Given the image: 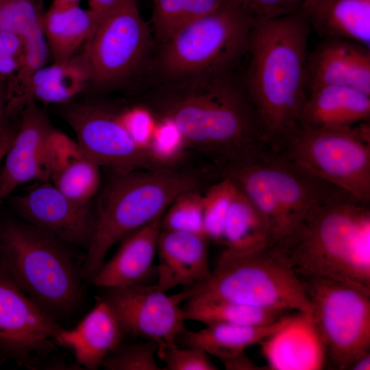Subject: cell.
Listing matches in <instances>:
<instances>
[{
  "label": "cell",
  "instance_id": "cell-27",
  "mask_svg": "<svg viewBox=\"0 0 370 370\" xmlns=\"http://www.w3.org/2000/svg\"><path fill=\"white\" fill-rule=\"evenodd\" d=\"M270 242L264 219L234 184L221 242L225 249L234 253L256 252L266 249Z\"/></svg>",
  "mask_w": 370,
  "mask_h": 370
},
{
  "label": "cell",
  "instance_id": "cell-4",
  "mask_svg": "<svg viewBox=\"0 0 370 370\" xmlns=\"http://www.w3.org/2000/svg\"><path fill=\"white\" fill-rule=\"evenodd\" d=\"M163 116L177 125L187 150L203 155L221 175L271 149L245 88L230 76L171 101Z\"/></svg>",
  "mask_w": 370,
  "mask_h": 370
},
{
  "label": "cell",
  "instance_id": "cell-28",
  "mask_svg": "<svg viewBox=\"0 0 370 370\" xmlns=\"http://www.w3.org/2000/svg\"><path fill=\"white\" fill-rule=\"evenodd\" d=\"M183 308L186 320L206 325H260L275 322L287 312L262 309L221 299H190Z\"/></svg>",
  "mask_w": 370,
  "mask_h": 370
},
{
  "label": "cell",
  "instance_id": "cell-22",
  "mask_svg": "<svg viewBox=\"0 0 370 370\" xmlns=\"http://www.w3.org/2000/svg\"><path fill=\"white\" fill-rule=\"evenodd\" d=\"M370 119V95L343 86H321L307 93L297 124L350 127Z\"/></svg>",
  "mask_w": 370,
  "mask_h": 370
},
{
  "label": "cell",
  "instance_id": "cell-42",
  "mask_svg": "<svg viewBox=\"0 0 370 370\" xmlns=\"http://www.w3.org/2000/svg\"><path fill=\"white\" fill-rule=\"evenodd\" d=\"M89 9L95 12L101 19L120 0H88Z\"/></svg>",
  "mask_w": 370,
  "mask_h": 370
},
{
  "label": "cell",
  "instance_id": "cell-43",
  "mask_svg": "<svg viewBox=\"0 0 370 370\" xmlns=\"http://www.w3.org/2000/svg\"><path fill=\"white\" fill-rule=\"evenodd\" d=\"M14 134L15 132L12 130L8 125L0 132V166L12 143Z\"/></svg>",
  "mask_w": 370,
  "mask_h": 370
},
{
  "label": "cell",
  "instance_id": "cell-33",
  "mask_svg": "<svg viewBox=\"0 0 370 370\" xmlns=\"http://www.w3.org/2000/svg\"><path fill=\"white\" fill-rule=\"evenodd\" d=\"M161 229L206 236L203 223V193L195 190L178 196L169 206L167 212L163 214Z\"/></svg>",
  "mask_w": 370,
  "mask_h": 370
},
{
  "label": "cell",
  "instance_id": "cell-9",
  "mask_svg": "<svg viewBox=\"0 0 370 370\" xmlns=\"http://www.w3.org/2000/svg\"><path fill=\"white\" fill-rule=\"evenodd\" d=\"M256 20L237 2L224 0L211 13L182 26L164 42V68L174 75L228 71L248 53Z\"/></svg>",
  "mask_w": 370,
  "mask_h": 370
},
{
  "label": "cell",
  "instance_id": "cell-3",
  "mask_svg": "<svg viewBox=\"0 0 370 370\" xmlns=\"http://www.w3.org/2000/svg\"><path fill=\"white\" fill-rule=\"evenodd\" d=\"M266 249L300 278L334 279L370 291V209L351 197L321 206Z\"/></svg>",
  "mask_w": 370,
  "mask_h": 370
},
{
  "label": "cell",
  "instance_id": "cell-21",
  "mask_svg": "<svg viewBox=\"0 0 370 370\" xmlns=\"http://www.w3.org/2000/svg\"><path fill=\"white\" fill-rule=\"evenodd\" d=\"M162 217L125 236L114 255L91 278L90 284L106 289L145 284L157 253Z\"/></svg>",
  "mask_w": 370,
  "mask_h": 370
},
{
  "label": "cell",
  "instance_id": "cell-46",
  "mask_svg": "<svg viewBox=\"0 0 370 370\" xmlns=\"http://www.w3.org/2000/svg\"><path fill=\"white\" fill-rule=\"evenodd\" d=\"M349 369L352 370H369L370 369V353H368L356 360Z\"/></svg>",
  "mask_w": 370,
  "mask_h": 370
},
{
  "label": "cell",
  "instance_id": "cell-16",
  "mask_svg": "<svg viewBox=\"0 0 370 370\" xmlns=\"http://www.w3.org/2000/svg\"><path fill=\"white\" fill-rule=\"evenodd\" d=\"M21 122L3 160L0 171V203L17 187L33 180H50L47 142L53 127L35 101L19 112Z\"/></svg>",
  "mask_w": 370,
  "mask_h": 370
},
{
  "label": "cell",
  "instance_id": "cell-23",
  "mask_svg": "<svg viewBox=\"0 0 370 370\" xmlns=\"http://www.w3.org/2000/svg\"><path fill=\"white\" fill-rule=\"evenodd\" d=\"M100 17L79 3L53 0L44 13L42 27L53 62L65 60L90 38Z\"/></svg>",
  "mask_w": 370,
  "mask_h": 370
},
{
  "label": "cell",
  "instance_id": "cell-26",
  "mask_svg": "<svg viewBox=\"0 0 370 370\" xmlns=\"http://www.w3.org/2000/svg\"><path fill=\"white\" fill-rule=\"evenodd\" d=\"M286 316L271 323L260 325H206L198 331L186 330L177 341L181 340L186 347H199L221 361L260 343L280 325Z\"/></svg>",
  "mask_w": 370,
  "mask_h": 370
},
{
  "label": "cell",
  "instance_id": "cell-14",
  "mask_svg": "<svg viewBox=\"0 0 370 370\" xmlns=\"http://www.w3.org/2000/svg\"><path fill=\"white\" fill-rule=\"evenodd\" d=\"M103 299L118 317L125 334L156 341L159 346L177 345L186 330L181 292L169 295L156 285L107 288Z\"/></svg>",
  "mask_w": 370,
  "mask_h": 370
},
{
  "label": "cell",
  "instance_id": "cell-12",
  "mask_svg": "<svg viewBox=\"0 0 370 370\" xmlns=\"http://www.w3.org/2000/svg\"><path fill=\"white\" fill-rule=\"evenodd\" d=\"M63 105V118L75 134L77 142L101 167L115 171L165 167L133 140L115 111L90 101Z\"/></svg>",
  "mask_w": 370,
  "mask_h": 370
},
{
  "label": "cell",
  "instance_id": "cell-10",
  "mask_svg": "<svg viewBox=\"0 0 370 370\" xmlns=\"http://www.w3.org/2000/svg\"><path fill=\"white\" fill-rule=\"evenodd\" d=\"M300 279L327 359L338 369H349L370 353V291L334 279Z\"/></svg>",
  "mask_w": 370,
  "mask_h": 370
},
{
  "label": "cell",
  "instance_id": "cell-19",
  "mask_svg": "<svg viewBox=\"0 0 370 370\" xmlns=\"http://www.w3.org/2000/svg\"><path fill=\"white\" fill-rule=\"evenodd\" d=\"M208 240L197 234L161 229L157 245V287L166 293L180 285L188 287L207 280L212 272Z\"/></svg>",
  "mask_w": 370,
  "mask_h": 370
},
{
  "label": "cell",
  "instance_id": "cell-29",
  "mask_svg": "<svg viewBox=\"0 0 370 370\" xmlns=\"http://www.w3.org/2000/svg\"><path fill=\"white\" fill-rule=\"evenodd\" d=\"M42 0H6L0 4V32H10L24 38L25 48L36 51L45 48Z\"/></svg>",
  "mask_w": 370,
  "mask_h": 370
},
{
  "label": "cell",
  "instance_id": "cell-1",
  "mask_svg": "<svg viewBox=\"0 0 370 370\" xmlns=\"http://www.w3.org/2000/svg\"><path fill=\"white\" fill-rule=\"evenodd\" d=\"M310 30L299 11L253 27L244 88L271 145L298 123L307 96Z\"/></svg>",
  "mask_w": 370,
  "mask_h": 370
},
{
  "label": "cell",
  "instance_id": "cell-25",
  "mask_svg": "<svg viewBox=\"0 0 370 370\" xmlns=\"http://www.w3.org/2000/svg\"><path fill=\"white\" fill-rule=\"evenodd\" d=\"M306 16L311 29L322 39L345 40L369 47L370 0H332Z\"/></svg>",
  "mask_w": 370,
  "mask_h": 370
},
{
  "label": "cell",
  "instance_id": "cell-34",
  "mask_svg": "<svg viewBox=\"0 0 370 370\" xmlns=\"http://www.w3.org/2000/svg\"><path fill=\"white\" fill-rule=\"evenodd\" d=\"M147 150L153 159L162 166L181 164L188 151L178 127L166 116L156 121Z\"/></svg>",
  "mask_w": 370,
  "mask_h": 370
},
{
  "label": "cell",
  "instance_id": "cell-40",
  "mask_svg": "<svg viewBox=\"0 0 370 370\" xmlns=\"http://www.w3.org/2000/svg\"><path fill=\"white\" fill-rule=\"evenodd\" d=\"M256 21L290 14L300 10L301 0H234Z\"/></svg>",
  "mask_w": 370,
  "mask_h": 370
},
{
  "label": "cell",
  "instance_id": "cell-47",
  "mask_svg": "<svg viewBox=\"0 0 370 370\" xmlns=\"http://www.w3.org/2000/svg\"><path fill=\"white\" fill-rule=\"evenodd\" d=\"M60 1H68V2H71V3H79L80 1H82V0H60Z\"/></svg>",
  "mask_w": 370,
  "mask_h": 370
},
{
  "label": "cell",
  "instance_id": "cell-6",
  "mask_svg": "<svg viewBox=\"0 0 370 370\" xmlns=\"http://www.w3.org/2000/svg\"><path fill=\"white\" fill-rule=\"evenodd\" d=\"M222 176L230 179L261 215L269 231V246L321 206L350 197L272 148Z\"/></svg>",
  "mask_w": 370,
  "mask_h": 370
},
{
  "label": "cell",
  "instance_id": "cell-35",
  "mask_svg": "<svg viewBox=\"0 0 370 370\" xmlns=\"http://www.w3.org/2000/svg\"><path fill=\"white\" fill-rule=\"evenodd\" d=\"M159 344L152 340L137 343H120L103 361L106 370H160L156 355Z\"/></svg>",
  "mask_w": 370,
  "mask_h": 370
},
{
  "label": "cell",
  "instance_id": "cell-36",
  "mask_svg": "<svg viewBox=\"0 0 370 370\" xmlns=\"http://www.w3.org/2000/svg\"><path fill=\"white\" fill-rule=\"evenodd\" d=\"M157 356L167 370H217L209 354L197 347L180 348L177 345L159 346Z\"/></svg>",
  "mask_w": 370,
  "mask_h": 370
},
{
  "label": "cell",
  "instance_id": "cell-8",
  "mask_svg": "<svg viewBox=\"0 0 370 370\" xmlns=\"http://www.w3.org/2000/svg\"><path fill=\"white\" fill-rule=\"evenodd\" d=\"M182 291L186 301L227 300L311 315L310 304L300 278L278 262L267 249L251 253L225 249L207 280Z\"/></svg>",
  "mask_w": 370,
  "mask_h": 370
},
{
  "label": "cell",
  "instance_id": "cell-45",
  "mask_svg": "<svg viewBox=\"0 0 370 370\" xmlns=\"http://www.w3.org/2000/svg\"><path fill=\"white\" fill-rule=\"evenodd\" d=\"M332 0H301L299 12L306 16L317 7Z\"/></svg>",
  "mask_w": 370,
  "mask_h": 370
},
{
  "label": "cell",
  "instance_id": "cell-13",
  "mask_svg": "<svg viewBox=\"0 0 370 370\" xmlns=\"http://www.w3.org/2000/svg\"><path fill=\"white\" fill-rule=\"evenodd\" d=\"M61 328L0 265V352L18 365L36 367L56 349L53 338Z\"/></svg>",
  "mask_w": 370,
  "mask_h": 370
},
{
  "label": "cell",
  "instance_id": "cell-20",
  "mask_svg": "<svg viewBox=\"0 0 370 370\" xmlns=\"http://www.w3.org/2000/svg\"><path fill=\"white\" fill-rule=\"evenodd\" d=\"M125 335L111 306L100 299L73 329L61 328L53 338L56 345L70 349L76 363L88 370L101 366Z\"/></svg>",
  "mask_w": 370,
  "mask_h": 370
},
{
  "label": "cell",
  "instance_id": "cell-18",
  "mask_svg": "<svg viewBox=\"0 0 370 370\" xmlns=\"http://www.w3.org/2000/svg\"><path fill=\"white\" fill-rule=\"evenodd\" d=\"M343 86L370 95L369 48L340 39H322L308 53L307 93L317 88Z\"/></svg>",
  "mask_w": 370,
  "mask_h": 370
},
{
  "label": "cell",
  "instance_id": "cell-31",
  "mask_svg": "<svg viewBox=\"0 0 370 370\" xmlns=\"http://www.w3.org/2000/svg\"><path fill=\"white\" fill-rule=\"evenodd\" d=\"M152 22L165 41L182 26L217 9L224 0H151Z\"/></svg>",
  "mask_w": 370,
  "mask_h": 370
},
{
  "label": "cell",
  "instance_id": "cell-7",
  "mask_svg": "<svg viewBox=\"0 0 370 370\" xmlns=\"http://www.w3.org/2000/svg\"><path fill=\"white\" fill-rule=\"evenodd\" d=\"M272 149L355 200L369 204V121L343 128L297 124Z\"/></svg>",
  "mask_w": 370,
  "mask_h": 370
},
{
  "label": "cell",
  "instance_id": "cell-15",
  "mask_svg": "<svg viewBox=\"0 0 370 370\" xmlns=\"http://www.w3.org/2000/svg\"><path fill=\"white\" fill-rule=\"evenodd\" d=\"M23 221L64 243L88 249L96 226L94 203L76 202L49 182L12 199Z\"/></svg>",
  "mask_w": 370,
  "mask_h": 370
},
{
  "label": "cell",
  "instance_id": "cell-48",
  "mask_svg": "<svg viewBox=\"0 0 370 370\" xmlns=\"http://www.w3.org/2000/svg\"><path fill=\"white\" fill-rule=\"evenodd\" d=\"M6 0H0V4H1L2 3H3L4 1H5Z\"/></svg>",
  "mask_w": 370,
  "mask_h": 370
},
{
  "label": "cell",
  "instance_id": "cell-39",
  "mask_svg": "<svg viewBox=\"0 0 370 370\" xmlns=\"http://www.w3.org/2000/svg\"><path fill=\"white\" fill-rule=\"evenodd\" d=\"M25 49L24 38L16 33L0 32V86L6 85L20 69Z\"/></svg>",
  "mask_w": 370,
  "mask_h": 370
},
{
  "label": "cell",
  "instance_id": "cell-17",
  "mask_svg": "<svg viewBox=\"0 0 370 370\" xmlns=\"http://www.w3.org/2000/svg\"><path fill=\"white\" fill-rule=\"evenodd\" d=\"M272 370H320L327 355L310 314L286 315L280 325L259 343Z\"/></svg>",
  "mask_w": 370,
  "mask_h": 370
},
{
  "label": "cell",
  "instance_id": "cell-2",
  "mask_svg": "<svg viewBox=\"0 0 370 370\" xmlns=\"http://www.w3.org/2000/svg\"><path fill=\"white\" fill-rule=\"evenodd\" d=\"M110 171L111 175L101 184L94 203L96 226L82 266L84 278L89 281L116 243L162 217L182 193L201 190L221 177L211 164Z\"/></svg>",
  "mask_w": 370,
  "mask_h": 370
},
{
  "label": "cell",
  "instance_id": "cell-11",
  "mask_svg": "<svg viewBox=\"0 0 370 370\" xmlns=\"http://www.w3.org/2000/svg\"><path fill=\"white\" fill-rule=\"evenodd\" d=\"M147 36L137 0H120L84 45L91 69L90 86L106 87L128 77L141 58Z\"/></svg>",
  "mask_w": 370,
  "mask_h": 370
},
{
  "label": "cell",
  "instance_id": "cell-38",
  "mask_svg": "<svg viewBox=\"0 0 370 370\" xmlns=\"http://www.w3.org/2000/svg\"><path fill=\"white\" fill-rule=\"evenodd\" d=\"M116 112L119 120L133 140L147 150L156 123L152 113L140 106L130 107Z\"/></svg>",
  "mask_w": 370,
  "mask_h": 370
},
{
  "label": "cell",
  "instance_id": "cell-44",
  "mask_svg": "<svg viewBox=\"0 0 370 370\" xmlns=\"http://www.w3.org/2000/svg\"><path fill=\"white\" fill-rule=\"evenodd\" d=\"M6 103V90L0 86V132L8 126Z\"/></svg>",
  "mask_w": 370,
  "mask_h": 370
},
{
  "label": "cell",
  "instance_id": "cell-32",
  "mask_svg": "<svg viewBox=\"0 0 370 370\" xmlns=\"http://www.w3.org/2000/svg\"><path fill=\"white\" fill-rule=\"evenodd\" d=\"M234 184L222 176L203 192V223L207 238L221 243Z\"/></svg>",
  "mask_w": 370,
  "mask_h": 370
},
{
  "label": "cell",
  "instance_id": "cell-37",
  "mask_svg": "<svg viewBox=\"0 0 370 370\" xmlns=\"http://www.w3.org/2000/svg\"><path fill=\"white\" fill-rule=\"evenodd\" d=\"M85 154L77 140L53 127L47 138L46 150L50 179L55 172Z\"/></svg>",
  "mask_w": 370,
  "mask_h": 370
},
{
  "label": "cell",
  "instance_id": "cell-41",
  "mask_svg": "<svg viewBox=\"0 0 370 370\" xmlns=\"http://www.w3.org/2000/svg\"><path fill=\"white\" fill-rule=\"evenodd\" d=\"M229 370H254L258 367L245 355V352L221 360Z\"/></svg>",
  "mask_w": 370,
  "mask_h": 370
},
{
  "label": "cell",
  "instance_id": "cell-30",
  "mask_svg": "<svg viewBox=\"0 0 370 370\" xmlns=\"http://www.w3.org/2000/svg\"><path fill=\"white\" fill-rule=\"evenodd\" d=\"M100 168L85 154L55 172L50 180L71 199L88 204L92 202L102 184Z\"/></svg>",
  "mask_w": 370,
  "mask_h": 370
},
{
  "label": "cell",
  "instance_id": "cell-24",
  "mask_svg": "<svg viewBox=\"0 0 370 370\" xmlns=\"http://www.w3.org/2000/svg\"><path fill=\"white\" fill-rule=\"evenodd\" d=\"M90 81L91 69L83 49L65 60L53 62L35 71L26 89L23 107L30 101L69 103L90 86Z\"/></svg>",
  "mask_w": 370,
  "mask_h": 370
},
{
  "label": "cell",
  "instance_id": "cell-5",
  "mask_svg": "<svg viewBox=\"0 0 370 370\" xmlns=\"http://www.w3.org/2000/svg\"><path fill=\"white\" fill-rule=\"evenodd\" d=\"M69 245L23 220L0 224V265L57 321L75 311L82 294V267Z\"/></svg>",
  "mask_w": 370,
  "mask_h": 370
}]
</instances>
